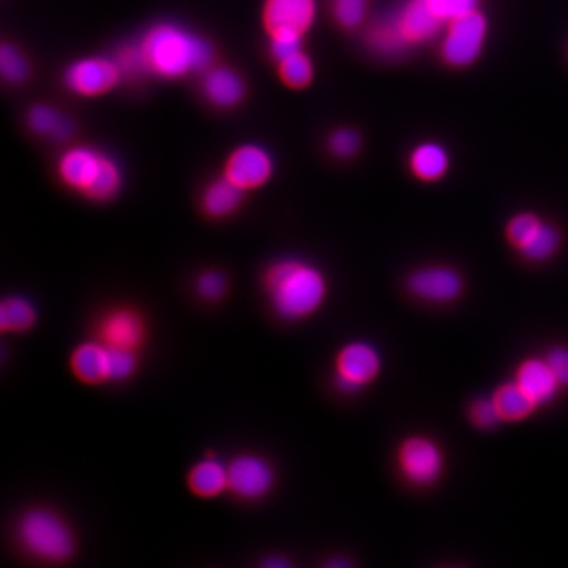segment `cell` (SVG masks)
<instances>
[{
	"instance_id": "8992f818",
	"label": "cell",
	"mask_w": 568,
	"mask_h": 568,
	"mask_svg": "<svg viewBox=\"0 0 568 568\" xmlns=\"http://www.w3.org/2000/svg\"><path fill=\"white\" fill-rule=\"evenodd\" d=\"M396 466L407 484L432 487L446 469V455L435 439L414 435L402 440L396 448Z\"/></svg>"
},
{
	"instance_id": "30bf717a",
	"label": "cell",
	"mask_w": 568,
	"mask_h": 568,
	"mask_svg": "<svg viewBox=\"0 0 568 568\" xmlns=\"http://www.w3.org/2000/svg\"><path fill=\"white\" fill-rule=\"evenodd\" d=\"M122 78V69L115 58L92 55L71 62L63 74V82L77 95L99 97L112 91Z\"/></svg>"
},
{
	"instance_id": "83f0119b",
	"label": "cell",
	"mask_w": 568,
	"mask_h": 568,
	"mask_svg": "<svg viewBox=\"0 0 568 568\" xmlns=\"http://www.w3.org/2000/svg\"><path fill=\"white\" fill-rule=\"evenodd\" d=\"M368 0H334V14L339 26L354 29L364 22Z\"/></svg>"
},
{
	"instance_id": "44dd1931",
	"label": "cell",
	"mask_w": 568,
	"mask_h": 568,
	"mask_svg": "<svg viewBox=\"0 0 568 568\" xmlns=\"http://www.w3.org/2000/svg\"><path fill=\"white\" fill-rule=\"evenodd\" d=\"M493 402H495L503 422L525 420L540 407L515 381L497 387L493 394Z\"/></svg>"
},
{
	"instance_id": "7a4b0ae2",
	"label": "cell",
	"mask_w": 568,
	"mask_h": 568,
	"mask_svg": "<svg viewBox=\"0 0 568 568\" xmlns=\"http://www.w3.org/2000/svg\"><path fill=\"white\" fill-rule=\"evenodd\" d=\"M264 291L272 308L282 320L302 321L315 315L324 305L328 284L316 265L286 257L267 268Z\"/></svg>"
},
{
	"instance_id": "4fadbf2b",
	"label": "cell",
	"mask_w": 568,
	"mask_h": 568,
	"mask_svg": "<svg viewBox=\"0 0 568 568\" xmlns=\"http://www.w3.org/2000/svg\"><path fill=\"white\" fill-rule=\"evenodd\" d=\"M274 170V159L267 149L260 144H244L231 153L224 166V178L246 192L271 181Z\"/></svg>"
},
{
	"instance_id": "52a82bcc",
	"label": "cell",
	"mask_w": 568,
	"mask_h": 568,
	"mask_svg": "<svg viewBox=\"0 0 568 568\" xmlns=\"http://www.w3.org/2000/svg\"><path fill=\"white\" fill-rule=\"evenodd\" d=\"M381 366L379 351L372 343H346L336 354L335 386L343 394H357L379 376Z\"/></svg>"
},
{
	"instance_id": "7c38bea8",
	"label": "cell",
	"mask_w": 568,
	"mask_h": 568,
	"mask_svg": "<svg viewBox=\"0 0 568 568\" xmlns=\"http://www.w3.org/2000/svg\"><path fill=\"white\" fill-rule=\"evenodd\" d=\"M315 20L316 0H265L263 22L271 37H304Z\"/></svg>"
},
{
	"instance_id": "603a6c76",
	"label": "cell",
	"mask_w": 568,
	"mask_h": 568,
	"mask_svg": "<svg viewBox=\"0 0 568 568\" xmlns=\"http://www.w3.org/2000/svg\"><path fill=\"white\" fill-rule=\"evenodd\" d=\"M36 321V306L21 295H11L0 305V327L3 332L21 334L32 328Z\"/></svg>"
},
{
	"instance_id": "8fae6325",
	"label": "cell",
	"mask_w": 568,
	"mask_h": 568,
	"mask_svg": "<svg viewBox=\"0 0 568 568\" xmlns=\"http://www.w3.org/2000/svg\"><path fill=\"white\" fill-rule=\"evenodd\" d=\"M407 290L428 304H450L465 290V282L455 268L447 265H428L407 276Z\"/></svg>"
},
{
	"instance_id": "277c9868",
	"label": "cell",
	"mask_w": 568,
	"mask_h": 568,
	"mask_svg": "<svg viewBox=\"0 0 568 568\" xmlns=\"http://www.w3.org/2000/svg\"><path fill=\"white\" fill-rule=\"evenodd\" d=\"M444 22L433 13L426 0H407L402 9L377 21L368 33L373 50L395 55L414 44L432 40Z\"/></svg>"
},
{
	"instance_id": "d4e9b609",
	"label": "cell",
	"mask_w": 568,
	"mask_h": 568,
	"mask_svg": "<svg viewBox=\"0 0 568 568\" xmlns=\"http://www.w3.org/2000/svg\"><path fill=\"white\" fill-rule=\"evenodd\" d=\"M278 73L287 88L304 89L313 81L315 67L312 59L302 50L278 62Z\"/></svg>"
},
{
	"instance_id": "5bb4252c",
	"label": "cell",
	"mask_w": 568,
	"mask_h": 568,
	"mask_svg": "<svg viewBox=\"0 0 568 568\" xmlns=\"http://www.w3.org/2000/svg\"><path fill=\"white\" fill-rule=\"evenodd\" d=\"M230 489L227 491L244 500H257L274 487L272 466L257 455H239L227 465Z\"/></svg>"
},
{
	"instance_id": "9c48e42d",
	"label": "cell",
	"mask_w": 568,
	"mask_h": 568,
	"mask_svg": "<svg viewBox=\"0 0 568 568\" xmlns=\"http://www.w3.org/2000/svg\"><path fill=\"white\" fill-rule=\"evenodd\" d=\"M488 22L484 13L476 10L448 22L443 40L444 61L454 67H466L477 61L487 39Z\"/></svg>"
},
{
	"instance_id": "ac0fdd59",
	"label": "cell",
	"mask_w": 568,
	"mask_h": 568,
	"mask_svg": "<svg viewBox=\"0 0 568 568\" xmlns=\"http://www.w3.org/2000/svg\"><path fill=\"white\" fill-rule=\"evenodd\" d=\"M245 82L241 74L226 67H213L204 71L203 92L205 99L219 108H233L244 100Z\"/></svg>"
},
{
	"instance_id": "d6986e66",
	"label": "cell",
	"mask_w": 568,
	"mask_h": 568,
	"mask_svg": "<svg viewBox=\"0 0 568 568\" xmlns=\"http://www.w3.org/2000/svg\"><path fill=\"white\" fill-rule=\"evenodd\" d=\"M189 488L193 495L211 499L230 489L227 466L220 459L204 458L192 467L189 474Z\"/></svg>"
},
{
	"instance_id": "6da1fadb",
	"label": "cell",
	"mask_w": 568,
	"mask_h": 568,
	"mask_svg": "<svg viewBox=\"0 0 568 568\" xmlns=\"http://www.w3.org/2000/svg\"><path fill=\"white\" fill-rule=\"evenodd\" d=\"M145 73L163 80H182L211 69L213 48L207 40L183 26L162 22L152 26L136 41Z\"/></svg>"
},
{
	"instance_id": "5b68a950",
	"label": "cell",
	"mask_w": 568,
	"mask_h": 568,
	"mask_svg": "<svg viewBox=\"0 0 568 568\" xmlns=\"http://www.w3.org/2000/svg\"><path fill=\"white\" fill-rule=\"evenodd\" d=\"M17 537L26 552L44 562H65L77 549L69 523L50 508L24 511L18 519Z\"/></svg>"
},
{
	"instance_id": "1f68e13d",
	"label": "cell",
	"mask_w": 568,
	"mask_h": 568,
	"mask_svg": "<svg viewBox=\"0 0 568 568\" xmlns=\"http://www.w3.org/2000/svg\"><path fill=\"white\" fill-rule=\"evenodd\" d=\"M304 37L275 36L271 37V54L276 63L284 61L295 52L302 51Z\"/></svg>"
},
{
	"instance_id": "cb8c5ba5",
	"label": "cell",
	"mask_w": 568,
	"mask_h": 568,
	"mask_svg": "<svg viewBox=\"0 0 568 568\" xmlns=\"http://www.w3.org/2000/svg\"><path fill=\"white\" fill-rule=\"evenodd\" d=\"M29 126L33 133L41 136H52L61 140L69 132L70 121L50 104H36L28 114Z\"/></svg>"
},
{
	"instance_id": "484cf974",
	"label": "cell",
	"mask_w": 568,
	"mask_h": 568,
	"mask_svg": "<svg viewBox=\"0 0 568 568\" xmlns=\"http://www.w3.org/2000/svg\"><path fill=\"white\" fill-rule=\"evenodd\" d=\"M0 71L10 84H21L31 74V63L14 44L3 43L0 48Z\"/></svg>"
},
{
	"instance_id": "9a60e30c",
	"label": "cell",
	"mask_w": 568,
	"mask_h": 568,
	"mask_svg": "<svg viewBox=\"0 0 568 568\" xmlns=\"http://www.w3.org/2000/svg\"><path fill=\"white\" fill-rule=\"evenodd\" d=\"M144 336V320L132 308L112 310L99 324V339L110 347L138 351Z\"/></svg>"
},
{
	"instance_id": "2e32d148",
	"label": "cell",
	"mask_w": 568,
	"mask_h": 568,
	"mask_svg": "<svg viewBox=\"0 0 568 568\" xmlns=\"http://www.w3.org/2000/svg\"><path fill=\"white\" fill-rule=\"evenodd\" d=\"M514 381L538 406L555 402L562 388L545 357H529L523 361L517 366Z\"/></svg>"
},
{
	"instance_id": "ffe728a7",
	"label": "cell",
	"mask_w": 568,
	"mask_h": 568,
	"mask_svg": "<svg viewBox=\"0 0 568 568\" xmlns=\"http://www.w3.org/2000/svg\"><path fill=\"white\" fill-rule=\"evenodd\" d=\"M244 201V190L227 178L216 179L205 189L203 209L212 219L233 215Z\"/></svg>"
},
{
	"instance_id": "e0dca14e",
	"label": "cell",
	"mask_w": 568,
	"mask_h": 568,
	"mask_svg": "<svg viewBox=\"0 0 568 568\" xmlns=\"http://www.w3.org/2000/svg\"><path fill=\"white\" fill-rule=\"evenodd\" d=\"M70 366L71 372L81 383L91 384V386L110 383V346L104 345L100 339L81 343L71 354Z\"/></svg>"
},
{
	"instance_id": "3957f363",
	"label": "cell",
	"mask_w": 568,
	"mask_h": 568,
	"mask_svg": "<svg viewBox=\"0 0 568 568\" xmlns=\"http://www.w3.org/2000/svg\"><path fill=\"white\" fill-rule=\"evenodd\" d=\"M58 173L67 186L99 203L111 201L122 189L121 166L91 145H74L63 152Z\"/></svg>"
},
{
	"instance_id": "836d02e7",
	"label": "cell",
	"mask_w": 568,
	"mask_h": 568,
	"mask_svg": "<svg viewBox=\"0 0 568 568\" xmlns=\"http://www.w3.org/2000/svg\"><path fill=\"white\" fill-rule=\"evenodd\" d=\"M264 566L265 567H287V566H290V560H280V559L267 560V562H264Z\"/></svg>"
},
{
	"instance_id": "d6a6232c",
	"label": "cell",
	"mask_w": 568,
	"mask_h": 568,
	"mask_svg": "<svg viewBox=\"0 0 568 568\" xmlns=\"http://www.w3.org/2000/svg\"><path fill=\"white\" fill-rule=\"evenodd\" d=\"M562 387H568V346H555L545 355Z\"/></svg>"
},
{
	"instance_id": "f546056e",
	"label": "cell",
	"mask_w": 568,
	"mask_h": 568,
	"mask_svg": "<svg viewBox=\"0 0 568 568\" xmlns=\"http://www.w3.org/2000/svg\"><path fill=\"white\" fill-rule=\"evenodd\" d=\"M226 276L216 271H207L196 280V291L204 301L216 302L226 293Z\"/></svg>"
},
{
	"instance_id": "ba28073f",
	"label": "cell",
	"mask_w": 568,
	"mask_h": 568,
	"mask_svg": "<svg viewBox=\"0 0 568 568\" xmlns=\"http://www.w3.org/2000/svg\"><path fill=\"white\" fill-rule=\"evenodd\" d=\"M507 239L525 260L545 263L558 253L559 231L534 213H519L507 224Z\"/></svg>"
},
{
	"instance_id": "4316f807",
	"label": "cell",
	"mask_w": 568,
	"mask_h": 568,
	"mask_svg": "<svg viewBox=\"0 0 568 568\" xmlns=\"http://www.w3.org/2000/svg\"><path fill=\"white\" fill-rule=\"evenodd\" d=\"M429 9L443 22H452L477 10L478 0H426Z\"/></svg>"
},
{
	"instance_id": "7402d4cb",
	"label": "cell",
	"mask_w": 568,
	"mask_h": 568,
	"mask_svg": "<svg viewBox=\"0 0 568 568\" xmlns=\"http://www.w3.org/2000/svg\"><path fill=\"white\" fill-rule=\"evenodd\" d=\"M448 153L443 145L437 142H422L413 153H410V170L422 181H437L447 173Z\"/></svg>"
},
{
	"instance_id": "f1b7e54d",
	"label": "cell",
	"mask_w": 568,
	"mask_h": 568,
	"mask_svg": "<svg viewBox=\"0 0 568 568\" xmlns=\"http://www.w3.org/2000/svg\"><path fill=\"white\" fill-rule=\"evenodd\" d=\"M469 420L480 429H493L503 422L491 398H478L469 406Z\"/></svg>"
},
{
	"instance_id": "4dcf8cb0",
	"label": "cell",
	"mask_w": 568,
	"mask_h": 568,
	"mask_svg": "<svg viewBox=\"0 0 568 568\" xmlns=\"http://www.w3.org/2000/svg\"><path fill=\"white\" fill-rule=\"evenodd\" d=\"M331 151L335 153L339 159H349L357 153L361 148V136L357 132L351 129H339L332 133L331 140H328Z\"/></svg>"
}]
</instances>
